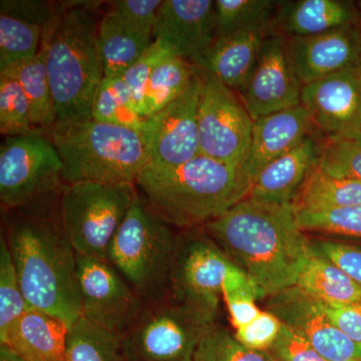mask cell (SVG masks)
Wrapping results in <instances>:
<instances>
[{"label":"cell","instance_id":"cell-1","mask_svg":"<svg viewBox=\"0 0 361 361\" xmlns=\"http://www.w3.org/2000/svg\"><path fill=\"white\" fill-rule=\"evenodd\" d=\"M59 196L26 208L2 210L1 236L27 305L58 318L70 329L82 317L78 254L61 223Z\"/></svg>","mask_w":361,"mask_h":361},{"label":"cell","instance_id":"cell-2","mask_svg":"<svg viewBox=\"0 0 361 361\" xmlns=\"http://www.w3.org/2000/svg\"><path fill=\"white\" fill-rule=\"evenodd\" d=\"M203 228L245 273L257 298L295 286L310 251L293 205H268L246 198Z\"/></svg>","mask_w":361,"mask_h":361},{"label":"cell","instance_id":"cell-3","mask_svg":"<svg viewBox=\"0 0 361 361\" xmlns=\"http://www.w3.org/2000/svg\"><path fill=\"white\" fill-rule=\"evenodd\" d=\"M66 4L56 9L40 47L56 110L54 128L92 120L94 97L104 78L97 42V4Z\"/></svg>","mask_w":361,"mask_h":361},{"label":"cell","instance_id":"cell-4","mask_svg":"<svg viewBox=\"0 0 361 361\" xmlns=\"http://www.w3.org/2000/svg\"><path fill=\"white\" fill-rule=\"evenodd\" d=\"M135 186L158 217L180 230L203 227L250 191L241 168L201 154L177 168H146Z\"/></svg>","mask_w":361,"mask_h":361},{"label":"cell","instance_id":"cell-5","mask_svg":"<svg viewBox=\"0 0 361 361\" xmlns=\"http://www.w3.org/2000/svg\"><path fill=\"white\" fill-rule=\"evenodd\" d=\"M51 137L63 163L66 185H135L149 165L144 139L135 130L89 120L54 128Z\"/></svg>","mask_w":361,"mask_h":361},{"label":"cell","instance_id":"cell-6","mask_svg":"<svg viewBox=\"0 0 361 361\" xmlns=\"http://www.w3.org/2000/svg\"><path fill=\"white\" fill-rule=\"evenodd\" d=\"M178 235L139 194L114 236L108 261L145 304L169 296Z\"/></svg>","mask_w":361,"mask_h":361},{"label":"cell","instance_id":"cell-7","mask_svg":"<svg viewBox=\"0 0 361 361\" xmlns=\"http://www.w3.org/2000/svg\"><path fill=\"white\" fill-rule=\"evenodd\" d=\"M137 196L132 184L66 185L59 196V215L77 254L108 261L114 236Z\"/></svg>","mask_w":361,"mask_h":361},{"label":"cell","instance_id":"cell-8","mask_svg":"<svg viewBox=\"0 0 361 361\" xmlns=\"http://www.w3.org/2000/svg\"><path fill=\"white\" fill-rule=\"evenodd\" d=\"M63 163L51 135L39 130L7 137L0 146L2 210L35 205L61 195Z\"/></svg>","mask_w":361,"mask_h":361},{"label":"cell","instance_id":"cell-9","mask_svg":"<svg viewBox=\"0 0 361 361\" xmlns=\"http://www.w3.org/2000/svg\"><path fill=\"white\" fill-rule=\"evenodd\" d=\"M232 265L203 227L180 230L169 297L206 322L215 324L223 281Z\"/></svg>","mask_w":361,"mask_h":361},{"label":"cell","instance_id":"cell-10","mask_svg":"<svg viewBox=\"0 0 361 361\" xmlns=\"http://www.w3.org/2000/svg\"><path fill=\"white\" fill-rule=\"evenodd\" d=\"M167 297L145 304L122 336L125 361H193L204 336L215 326Z\"/></svg>","mask_w":361,"mask_h":361},{"label":"cell","instance_id":"cell-11","mask_svg":"<svg viewBox=\"0 0 361 361\" xmlns=\"http://www.w3.org/2000/svg\"><path fill=\"white\" fill-rule=\"evenodd\" d=\"M200 73V154L242 169L250 146L253 118L235 90L209 73Z\"/></svg>","mask_w":361,"mask_h":361},{"label":"cell","instance_id":"cell-12","mask_svg":"<svg viewBox=\"0 0 361 361\" xmlns=\"http://www.w3.org/2000/svg\"><path fill=\"white\" fill-rule=\"evenodd\" d=\"M77 282L82 316L87 322L123 336L145 302L109 261L77 255Z\"/></svg>","mask_w":361,"mask_h":361},{"label":"cell","instance_id":"cell-13","mask_svg":"<svg viewBox=\"0 0 361 361\" xmlns=\"http://www.w3.org/2000/svg\"><path fill=\"white\" fill-rule=\"evenodd\" d=\"M202 75L197 70L182 96L155 115L145 118L141 133L149 154L147 168L167 170L200 155L198 106Z\"/></svg>","mask_w":361,"mask_h":361},{"label":"cell","instance_id":"cell-14","mask_svg":"<svg viewBox=\"0 0 361 361\" xmlns=\"http://www.w3.org/2000/svg\"><path fill=\"white\" fill-rule=\"evenodd\" d=\"M303 84L290 40L280 33L266 37L248 82L238 92L253 121L300 104Z\"/></svg>","mask_w":361,"mask_h":361},{"label":"cell","instance_id":"cell-15","mask_svg":"<svg viewBox=\"0 0 361 361\" xmlns=\"http://www.w3.org/2000/svg\"><path fill=\"white\" fill-rule=\"evenodd\" d=\"M267 310L303 337L329 361H361V343L337 329L327 316L324 304L298 286L269 297Z\"/></svg>","mask_w":361,"mask_h":361},{"label":"cell","instance_id":"cell-16","mask_svg":"<svg viewBox=\"0 0 361 361\" xmlns=\"http://www.w3.org/2000/svg\"><path fill=\"white\" fill-rule=\"evenodd\" d=\"M300 104L316 130L329 137H360L361 66L303 85Z\"/></svg>","mask_w":361,"mask_h":361},{"label":"cell","instance_id":"cell-17","mask_svg":"<svg viewBox=\"0 0 361 361\" xmlns=\"http://www.w3.org/2000/svg\"><path fill=\"white\" fill-rule=\"evenodd\" d=\"M215 1L165 0L157 16L154 39L196 66L216 39Z\"/></svg>","mask_w":361,"mask_h":361},{"label":"cell","instance_id":"cell-18","mask_svg":"<svg viewBox=\"0 0 361 361\" xmlns=\"http://www.w3.org/2000/svg\"><path fill=\"white\" fill-rule=\"evenodd\" d=\"M56 9L39 0L0 1V73L37 56Z\"/></svg>","mask_w":361,"mask_h":361},{"label":"cell","instance_id":"cell-19","mask_svg":"<svg viewBox=\"0 0 361 361\" xmlns=\"http://www.w3.org/2000/svg\"><path fill=\"white\" fill-rule=\"evenodd\" d=\"M289 40L297 73L303 85L361 66L358 25L342 26L320 35L292 37Z\"/></svg>","mask_w":361,"mask_h":361},{"label":"cell","instance_id":"cell-20","mask_svg":"<svg viewBox=\"0 0 361 361\" xmlns=\"http://www.w3.org/2000/svg\"><path fill=\"white\" fill-rule=\"evenodd\" d=\"M316 133L268 164L254 180L247 198L268 205H293L304 183L319 165L325 139Z\"/></svg>","mask_w":361,"mask_h":361},{"label":"cell","instance_id":"cell-21","mask_svg":"<svg viewBox=\"0 0 361 361\" xmlns=\"http://www.w3.org/2000/svg\"><path fill=\"white\" fill-rule=\"evenodd\" d=\"M315 132L318 130L302 104L254 121L250 146L242 167L249 186L268 164Z\"/></svg>","mask_w":361,"mask_h":361},{"label":"cell","instance_id":"cell-22","mask_svg":"<svg viewBox=\"0 0 361 361\" xmlns=\"http://www.w3.org/2000/svg\"><path fill=\"white\" fill-rule=\"evenodd\" d=\"M270 32L242 30L217 37L195 68L217 78L238 94L245 87Z\"/></svg>","mask_w":361,"mask_h":361},{"label":"cell","instance_id":"cell-23","mask_svg":"<svg viewBox=\"0 0 361 361\" xmlns=\"http://www.w3.org/2000/svg\"><path fill=\"white\" fill-rule=\"evenodd\" d=\"M358 25L357 6L341 0L280 1L273 30L289 39L320 35L342 26Z\"/></svg>","mask_w":361,"mask_h":361},{"label":"cell","instance_id":"cell-24","mask_svg":"<svg viewBox=\"0 0 361 361\" xmlns=\"http://www.w3.org/2000/svg\"><path fill=\"white\" fill-rule=\"evenodd\" d=\"M68 332L58 318L30 308L0 336V344L25 361H66Z\"/></svg>","mask_w":361,"mask_h":361},{"label":"cell","instance_id":"cell-25","mask_svg":"<svg viewBox=\"0 0 361 361\" xmlns=\"http://www.w3.org/2000/svg\"><path fill=\"white\" fill-rule=\"evenodd\" d=\"M154 40L153 33L139 30L111 9L108 11L97 28L104 78H122Z\"/></svg>","mask_w":361,"mask_h":361},{"label":"cell","instance_id":"cell-26","mask_svg":"<svg viewBox=\"0 0 361 361\" xmlns=\"http://www.w3.org/2000/svg\"><path fill=\"white\" fill-rule=\"evenodd\" d=\"M296 286L324 302L361 305V286L310 247Z\"/></svg>","mask_w":361,"mask_h":361},{"label":"cell","instance_id":"cell-27","mask_svg":"<svg viewBox=\"0 0 361 361\" xmlns=\"http://www.w3.org/2000/svg\"><path fill=\"white\" fill-rule=\"evenodd\" d=\"M361 205V184L341 179L316 168L301 188L295 211H327Z\"/></svg>","mask_w":361,"mask_h":361},{"label":"cell","instance_id":"cell-28","mask_svg":"<svg viewBox=\"0 0 361 361\" xmlns=\"http://www.w3.org/2000/svg\"><path fill=\"white\" fill-rule=\"evenodd\" d=\"M4 71L11 73L23 87L35 127L51 135L56 123V115L44 51L40 49L35 58Z\"/></svg>","mask_w":361,"mask_h":361},{"label":"cell","instance_id":"cell-29","mask_svg":"<svg viewBox=\"0 0 361 361\" xmlns=\"http://www.w3.org/2000/svg\"><path fill=\"white\" fill-rule=\"evenodd\" d=\"M197 68L179 56H170L157 66L145 89L141 116L155 115L184 94Z\"/></svg>","mask_w":361,"mask_h":361},{"label":"cell","instance_id":"cell-30","mask_svg":"<svg viewBox=\"0 0 361 361\" xmlns=\"http://www.w3.org/2000/svg\"><path fill=\"white\" fill-rule=\"evenodd\" d=\"M279 4L274 0H216V37L242 30L272 32Z\"/></svg>","mask_w":361,"mask_h":361},{"label":"cell","instance_id":"cell-31","mask_svg":"<svg viewBox=\"0 0 361 361\" xmlns=\"http://www.w3.org/2000/svg\"><path fill=\"white\" fill-rule=\"evenodd\" d=\"M66 361H125L122 336L80 317L68 329Z\"/></svg>","mask_w":361,"mask_h":361},{"label":"cell","instance_id":"cell-32","mask_svg":"<svg viewBox=\"0 0 361 361\" xmlns=\"http://www.w3.org/2000/svg\"><path fill=\"white\" fill-rule=\"evenodd\" d=\"M92 120L137 130L145 118L140 115L132 92L122 78H104L97 90Z\"/></svg>","mask_w":361,"mask_h":361},{"label":"cell","instance_id":"cell-33","mask_svg":"<svg viewBox=\"0 0 361 361\" xmlns=\"http://www.w3.org/2000/svg\"><path fill=\"white\" fill-rule=\"evenodd\" d=\"M35 130L39 129L33 125L32 110L23 87L11 73L2 71L0 73V132L7 137L30 134Z\"/></svg>","mask_w":361,"mask_h":361},{"label":"cell","instance_id":"cell-34","mask_svg":"<svg viewBox=\"0 0 361 361\" xmlns=\"http://www.w3.org/2000/svg\"><path fill=\"white\" fill-rule=\"evenodd\" d=\"M30 310L26 303L20 278L6 239L0 238V336L23 313Z\"/></svg>","mask_w":361,"mask_h":361},{"label":"cell","instance_id":"cell-35","mask_svg":"<svg viewBox=\"0 0 361 361\" xmlns=\"http://www.w3.org/2000/svg\"><path fill=\"white\" fill-rule=\"evenodd\" d=\"M222 299L227 306L230 322L234 329L248 324L262 311L256 305L257 294L253 284L245 273L234 264L223 281Z\"/></svg>","mask_w":361,"mask_h":361},{"label":"cell","instance_id":"cell-36","mask_svg":"<svg viewBox=\"0 0 361 361\" xmlns=\"http://www.w3.org/2000/svg\"><path fill=\"white\" fill-rule=\"evenodd\" d=\"M318 168L334 177L361 184V137H326Z\"/></svg>","mask_w":361,"mask_h":361},{"label":"cell","instance_id":"cell-37","mask_svg":"<svg viewBox=\"0 0 361 361\" xmlns=\"http://www.w3.org/2000/svg\"><path fill=\"white\" fill-rule=\"evenodd\" d=\"M302 231L361 238V205L327 211H296Z\"/></svg>","mask_w":361,"mask_h":361},{"label":"cell","instance_id":"cell-38","mask_svg":"<svg viewBox=\"0 0 361 361\" xmlns=\"http://www.w3.org/2000/svg\"><path fill=\"white\" fill-rule=\"evenodd\" d=\"M193 361H268L263 353L242 345L234 334L223 327H213L202 339Z\"/></svg>","mask_w":361,"mask_h":361},{"label":"cell","instance_id":"cell-39","mask_svg":"<svg viewBox=\"0 0 361 361\" xmlns=\"http://www.w3.org/2000/svg\"><path fill=\"white\" fill-rule=\"evenodd\" d=\"M170 56H175V54H173L170 49L164 47L158 40H154L153 44L144 52L141 58L137 59L123 75L122 78L132 92L133 99L140 115H141L142 97H144L145 89L148 84L149 77L156 70L157 66Z\"/></svg>","mask_w":361,"mask_h":361},{"label":"cell","instance_id":"cell-40","mask_svg":"<svg viewBox=\"0 0 361 361\" xmlns=\"http://www.w3.org/2000/svg\"><path fill=\"white\" fill-rule=\"evenodd\" d=\"M282 325L274 313L262 310L250 323L235 329L234 336L246 348L264 353L276 341Z\"/></svg>","mask_w":361,"mask_h":361},{"label":"cell","instance_id":"cell-41","mask_svg":"<svg viewBox=\"0 0 361 361\" xmlns=\"http://www.w3.org/2000/svg\"><path fill=\"white\" fill-rule=\"evenodd\" d=\"M311 249L361 286V248L329 239L310 241Z\"/></svg>","mask_w":361,"mask_h":361},{"label":"cell","instance_id":"cell-42","mask_svg":"<svg viewBox=\"0 0 361 361\" xmlns=\"http://www.w3.org/2000/svg\"><path fill=\"white\" fill-rule=\"evenodd\" d=\"M263 355L268 361H329L284 323L276 341Z\"/></svg>","mask_w":361,"mask_h":361},{"label":"cell","instance_id":"cell-43","mask_svg":"<svg viewBox=\"0 0 361 361\" xmlns=\"http://www.w3.org/2000/svg\"><path fill=\"white\" fill-rule=\"evenodd\" d=\"M161 0H116L110 2L111 11L144 32L153 33Z\"/></svg>","mask_w":361,"mask_h":361},{"label":"cell","instance_id":"cell-44","mask_svg":"<svg viewBox=\"0 0 361 361\" xmlns=\"http://www.w3.org/2000/svg\"><path fill=\"white\" fill-rule=\"evenodd\" d=\"M330 322L353 341L361 343V305L324 302Z\"/></svg>","mask_w":361,"mask_h":361},{"label":"cell","instance_id":"cell-45","mask_svg":"<svg viewBox=\"0 0 361 361\" xmlns=\"http://www.w3.org/2000/svg\"><path fill=\"white\" fill-rule=\"evenodd\" d=\"M0 361H25L20 357L18 353H14L13 349L0 344Z\"/></svg>","mask_w":361,"mask_h":361},{"label":"cell","instance_id":"cell-46","mask_svg":"<svg viewBox=\"0 0 361 361\" xmlns=\"http://www.w3.org/2000/svg\"><path fill=\"white\" fill-rule=\"evenodd\" d=\"M358 27H360V37H361V1L358 2Z\"/></svg>","mask_w":361,"mask_h":361},{"label":"cell","instance_id":"cell-47","mask_svg":"<svg viewBox=\"0 0 361 361\" xmlns=\"http://www.w3.org/2000/svg\"><path fill=\"white\" fill-rule=\"evenodd\" d=\"M360 137H361V133H360Z\"/></svg>","mask_w":361,"mask_h":361}]
</instances>
